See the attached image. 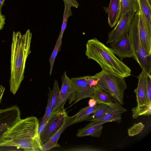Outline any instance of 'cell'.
<instances>
[{
  "label": "cell",
  "mask_w": 151,
  "mask_h": 151,
  "mask_svg": "<svg viewBox=\"0 0 151 151\" xmlns=\"http://www.w3.org/2000/svg\"><path fill=\"white\" fill-rule=\"evenodd\" d=\"M145 125L142 122L135 123L128 130L129 136H133L141 133L143 130Z\"/></svg>",
  "instance_id": "cell-27"
},
{
  "label": "cell",
  "mask_w": 151,
  "mask_h": 151,
  "mask_svg": "<svg viewBox=\"0 0 151 151\" xmlns=\"http://www.w3.org/2000/svg\"><path fill=\"white\" fill-rule=\"evenodd\" d=\"M133 4L137 10L139 11V6L138 5V4L137 1V0H130Z\"/></svg>",
  "instance_id": "cell-35"
},
{
  "label": "cell",
  "mask_w": 151,
  "mask_h": 151,
  "mask_svg": "<svg viewBox=\"0 0 151 151\" xmlns=\"http://www.w3.org/2000/svg\"><path fill=\"white\" fill-rule=\"evenodd\" d=\"M48 88L49 92L47 107L45 114L39 122V127L45 123L52 113L51 104V90L50 88L49 87Z\"/></svg>",
  "instance_id": "cell-25"
},
{
  "label": "cell",
  "mask_w": 151,
  "mask_h": 151,
  "mask_svg": "<svg viewBox=\"0 0 151 151\" xmlns=\"http://www.w3.org/2000/svg\"><path fill=\"white\" fill-rule=\"evenodd\" d=\"M127 111V109L120 104L114 109L93 121L105 122H120L122 114Z\"/></svg>",
  "instance_id": "cell-17"
},
{
  "label": "cell",
  "mask_w": 151,
  "mask_h": 151,
  "mask_svg": "<svg viewBox=\"0 0 151 151\" xmlns=\"http://www.w3.org/2000/svg\"><path fill=\"white\" fill-rule=\"evenodd\" d=\"M85 54L88 59L96 61L106 71L123 78L131 75L130 68L116 57L110 47L96 38L87 41Z\"/></svg>",
  "instance_id": "cell-3"
},
{
  "label": "cell",
  "mask_w": 151,
  "mask_h": 151,
  "mask_svg": "<svg viewBox=\"0 0 151 151\" xmlns=\"http://www.w3.org/2000/svg\"><path fill=\"white\" fill-rule=\"evenodd\" d=\"M98 104L94 106H87L82 108L77 114L73 116V120L72 124L86 121L88 117L96 110Z\"/></svg>",
  "instance_id": "cell-20"
},
{
  "label": "cell",
  "mask_w": 151,
  "mask_h": 151,
  "mask_svg": "<svg viewBox=\"0 0 151 151\" xmlns=\"http://www.w3.org/2000/svg\"><path fill=\"white\" fill-rule=\"evenodd\" d=\"M148 1L150 3V4H151V0H148Z\"/></svg>",
  "instance_id": "cell-37"
},
{
  "label": "cell",
  "mask_w": 151,
  "mask_h": 151,
  "mask_svg": "<svg viewBox=\"0 0 151 151\" xmlns=\"http://www.w3.org/2000/svg\"><path fill=\"white\" fill-rule=\"evenodd\" d=\"M47 125L40 134L42 144L46 142L62 126L68 116L65 110L60 109L51 113Z\"/></svg>",
  "instance_id": "cell-8"
},
{
  "label": "cell",
  "mask_w": 151,
  "mask_h": 151,
  "mask_svg": "<svg viewBox=\"0 0 151 151\" xmlns=\"http://www.w3.org/2000/svg\"><path fill=\"white\" fill-rule=\"evenodd\" d=\"M122 9L120 18L127 12H134L135 13L138 12L130 0H122Z\"/></svg>",
  "instance_id": "cell-26"
},
{
  "label": "cell",
  "mask_w": 151,
  "mask_h": 151,
  "mask_svg": "<svg viewBox=\"0 0 151 151\" xmlns=\"http://www.w3.org/2000/svg\"><path fill=\"white\" fill-rule=\"evenodd\" d=\"M32 33L29 29L23 34L13 32L11 46L10 90L15 95L23 80L27 58L31 52Z\"/></svg>",
  "instance_id": "cell-2"
},
{
  "label": "cell",
  "mask_w": 151,
  "mask_h": 151,
  "mask_svg": "<svg viewBox=\"0 0 151 151\" xmlns=\"http://www.w3.org/2000/svg\"><path fill=\"white\" fill-rule=\"evenodd\" d=\"M39 122L31 116L20 119L8 132L0 146H13L27 151H44L38 132Z\"/></svg>",
  "instance_id": "cell-1"
},
{
  "label": "cell",
  "mask_w": 151,
  "mask_h": 151,
  "mask_svg": "<svg viewBox=\"0 0 151 151\" xmlns=\"http://www.w3.org/2000/svg\"><path fill=\"white\" fill-rule=\"evenodd\" d=\"M91 98L94 99L97 104H112L114 103L111 96L97 85L95 87Z\"/></svg>",
  "instance_id": "cell-21"
},
{
  "label": "cell",
  "mask_w": 151,
  "mask_h": 151,
  "mask_svg": "<svg viewBox=\"0 0 151 151\" xmlns=\"http://www.w3.org/2000/svg\"><path fill=\"white\" fill-rule=\"evenodd\" d=\"M70 79L77 87V91L72 100V102H74L72 105L82 99L92 98L97 84L94 76L73 78Z\"/></svg>",
  "instance_id": "cell-6"
},
{
  "label": "cell",
  "mask_w": 151,
  "mask_h": 151,
  "mask_svg": "<svg viewBox=\"0 0 151 151\" xmlns=\"http://www.w3.org/2000/svg\"><path fill=\"white\" fill-rule=\"evenodd\" d=\"M73 116L68 117L60 128L45 142L42 144L44 151L49 150L54 147H60L58 139L63 132L68 127L72 125Z\"/></svg>",
  "instance_id": "cell-14"
},
{
  "label": "cell",
  "mask_w": 151,
  "mask_h": 151,
  "mask_svg": "<svg viewBox=\"0 0 151 151\" xmlns=\"http://www.w3.org/2000/svg\"><path fill=\"white\" fill-rule=\"evenodd\" d=\"M139 32L142 44L145 49L151 53V36L146 29L141 15L139 11Z\"/></svg>",
  "instance_id": "cell-18"
},
{
  "label": "cell",
  "mask_w": 151,
  "mask_h": 151,
  "mask_svg": "<svg viewBox=\"0 0 151 151\" xmlns=\"http://www.w3.org/2000/svg\"><path fill=\"white\" fill-rule=\"evenodd\" d=\"M5 0H0V12Z\"/></svg>",
  "instance_id": "cell-36"
},
{
  "label": "cell",
  "mask_w": 151,
  "mask_h": 151,
  "mask_svg": "<svg viewBox=\"0 0 151 151\" xmlns=\"http://www.w3.org/2000/svg\"><path fill=\"white\" fill-rule=\"evenodd\" d=\"M97 103L96 101L93 99L91 98L90 99L88 102L89 106L91 107H93L96 105Z\"/></svg>",
  "instance_id": "cell-33"
},
{
  "label": "cell",
  "mask_w": 151,
  "mask_h": 151,
  "mask_svg": "<svg viewBox=\"0 0 151 151\" xmlns=\"http://www.w3.org/2000/svg\"><path fill=\"white\" fill-rule=\"evenodd\" d=\"M135 13L134 12H127L120 18L115 28L109 33L107 44L112 43L121 36L127 30H129Z\"/></svg>",
  "instance_id": "cell-11"
},
{
  "label": "cell",
  "mask_w": 151,
  "mask_h": 151,
  "mask_svg": "<svg viewBox=\"0 0 151 151\" xmlns=\"http://www.w3.org/2000/svg\"><path fill=\"white\" fill-rule=\"evenodd\" d=\"M129 30L111 43L110 48L121 60L127 58H133V51L129 39Z\"/></svg>",
  "instance_id": "cell-9"
},
{
  "label": "cell",
  "mask_w": 151,
  "mask_h": 151,
  "mask_svg": "<svg viewBox=\"0 0 151 151\" xmlns=\"http://www.w3.org/2000/svg\"><path fill=\"white\" fill-rule=\"evenodd\" d=\"M77 91L76 85L68 76L66 71H65L62 76V84L59 95L58 110L64 109V105L68 99L69 104H70Z\"/></svg>",
  "instance_id": "cell-10"
},
{
  "label": "cell",
  "mask_w": 151,
  "mask_h": 151,
  "mask_svg": "<svg viewBox=\"0 0 151 151\" xmlns=\"http://www.w3.org/2000/svg\"><path fill=\"white\" fill-rule=\"evenodd\" d=\"M84 127L78 130L76 136L78 137L91 136L99 137L101 135L105 122L91 121Z\"/></svg>",
  "instance_id": "cell-12"
},
{
  "label": "cell",
  "mask_w": 151,
  "mask_h": 151,
  "mask_svg": "<svg viewBox=\"0 0 151 151\" xmlns=\"http://www.w3.org/2000/svg\"><path fill=\"white\" fill-rule=\"evenodd\" d=\"M59 92L60 90L58 81L57 80H55L52 90H51V113H53L58 110Z\"/></svg>",
  "instance_id": "cell-23"
},
{
  "label": "cell",
  "mask_w": 151,
  "mask_h": 151,
  "mask_svg": "<svg viewBox=\"0 0 151 151\" xmlns=\"http://www.w3.org/2000/svg\"><path fill=\"white\" fill-rule=\"evenodd\" d=\"M120 104L116 102L113 104H98V107L95 111L89 116L86 121H93L98 119L112 110L118 106Z\"/></svg>",
  "instance_id": "cell-19"
},
{
  "label": "cell",
  "mask_w": 151,
  "mask_h": 151,
  "mask_svg": "<svg viewBox=\"0 0 151 151\" xmlns=\"http://www.w3.org/2000/svg\"><path fill=\"white\" fill-rule=\"evenodd\" d=\"M5 17L0 12V30L3 29L5 24Z\"/></svg>",
  "instance_id": "cell-32"
},
{
  "label": "cell",
  "mask_w": 151,
  "mask_h": 151,
  "mask_svg": "<svg viewBox=\"0 0 151 151\" xmlns=\"http://www.w3.org/2000/svg\"><path fill=\"white\" fill-rule=\"evenodd\" d=\"M139 11L135 13L128 31L133 53V58L138 63L142 70L151 72V53L144 48L139 32Z\"/></svg>",
  "instance_id": "cell-4"
},
{
  "label": "cell",
  "mask_w": 151,
  "mask_h": 151,
  "mask_svg": "<svg viewBox=\"0 0 151 151\" xmlns=\"http://www.w3.org/2000/svg\"><path fill=\"white\" fill-rule=\"evenodd\" d=\"M5 89V88L2 85H0V103L1 102Z\"/></svg>",
  "instance_id": "cell-34"
},
{
  "label": "cell",
  "mask_w": 151,
  "mask_h": 151,
  "mask_svg": "<svg viewBox=\"0 0 151 151\" xmlns=\"http://www.w3.org/2000/svg\"><path fill=\"white\" fill-rule=\"evenodd\" d=\"M122 9V0H111L108 11V22L111 27H114L119 21Z\"/></svg>",
  "instance_id": "cell-13"
},
{
  "label": "cell",
  "mask_w": 151,
  "mask_h": 151,
  "mask_svg": "<svg viewBox=\"0 0 151 151\" xmlns=\"http://www.w3.org/2000/svg\"><path fill=\"white\" fill-rule=\"evenodd\" d=\"M62 38L59 35L53 50L49 59V62L50 65V69L49 72L50 76L53 70L55 59L58 53L60 50L62 44Z\"/></svg>",
  "instance_id": "cell-24"
},
{
  "label": "cell",
  "mask_w": 151,
  "mask_h": 151,
  "mask_svg": "<svg viewBox=\"0 0 151 151\" xmlns=\"http://www.w3.org/2000/svg\"><path fill=\"white\" fill-rule=\"evenodd\" d=\"M97 85L121 105L124 104V94L127 88L125 78H122L102 70L94 76Z\"/></svg>",
  "instance_id": "cell-5"
},
{
  "label": "cell",
  "mask_w": 151,
  "mask_h": 151,
  "mask_svg": "<svg viewBox=\"0 0 151 151\" xmlns=\"http://www.w3.org/2000/svg\"><path fill=\"white\" fill-rule=\"evenodd\" d=\"M17 106H13L0 109V144L9 130L21 119Z\"/></svg>",
  "instance_id": "cell-7"
},
{
  "label": "cell",
  "mask_w": 151,
  "mask_h": 151,
  "mask_svg": "<svg viewBox=\"0 0 151 151\" xmlns=\"http://www.w3.org/2000/svg\"><path fill=\"white\" fill-rule=\"evenodd\" d=\"M139 11L149 35L151 36V6L148 0H137Z\"/></svg>",
  "instance_id": "cell-16"
},
{
  "label": "cell",
  "mask_w": 151,
  "mask_h": 151,
  "mask_svg": "<svg viewBox=\"0 0 151 151\" xmlns=\"http://www.w3.org/2000/svg\"><path fill=\"white\" fill-rule=\"evenodd\" d=\"M65 9L64 10V17L65 19H64L62 26L61 31L59 35V36H60L62 38V37L64 30L66 27L67 19L69 16L72 14V13L71 12H70V11H71L70 10V7L68 6L65 4Z\"/></svg>",
  "instance_id": "cell-29"
},
{
  "label": "cell",
  "mask_w": 151,
  "mask_h": 151,
  "mask_svg": "<svg viewBox=\"0 0 151 151\" xmlns=\"http://www.w3.org/2000/svg\"><path fill=\"white\" fill-rule=\"evenodd\" d=\"M147 72L143 70L138 76V84L137 88L134 90L136 94L137 106H140L145 104V93L147 84Z\"/></svg>",
  "instance_id": "cell-15"
},
{
  "label": "cell",
  "mask_w": 151,
  "mask_h": 151,
  "mask_svg": "<svg viewBox=\"0 0 151 151\" xmlns=\"http://www.w3.org/2000/svg\"><path fill=\"white\" fill-rule=\"evenodd\" d=\"M68 150L69 151H100L104 150L94 147L89 146H83L76 147L71 149Z\"/></svg>",
  "instance_id": "cell-30"
},
{
  "label": "cell",
  "mask_w": 151,
  "mask_h": 151,
  "mask_svg": "<svg viewBox=\"0 0 151 151\" xmlns=\"http://www.w3.org/2000/svg\"><path fill=\"white\" fill-rule=\"evenodd\" d=\"M150 102H151V74L150 72H147V76L145 104Z\"/></svg>",
  "instance_id": "cell-28"
},
{
  "label": "cell",
  "mask_w": 151,
  "mask_h": 151,
  "mask_svg": "<svg viewBox=\"0 0 151 151\" xmlns=\"http://www.w3.org/2000/svg\"><path fill=\"white\" fill-rule=\"evenodd\" d=\"M132 110L133 119H137L141 116H149L151 113V102L137 106L132 108Z\"/></svg>",
  "instance_id": "cell-22"
},
{
  "label": "cell",
  "mask_w": 151,
  "mask_h": 151,
  "mask_svg": "<svg viewBox=\"0 0 151 151\" xmlns=\"http://www.w3.org/2000/svg\"><path fill=\"white\" fill-rule=\"evenodd\" d=\"M65 4L70 7H73L77 8L79 4L76 0H63Z\"/></svg>",
  "instance_id": "cell-31"
}]
</instances>
